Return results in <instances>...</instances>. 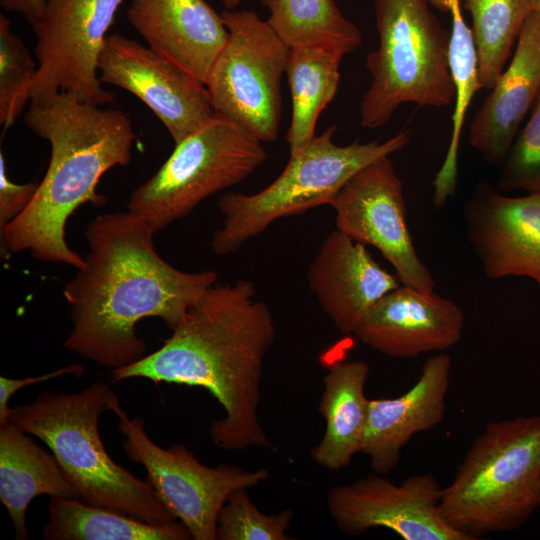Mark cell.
Listing matches in <instances>:
<instances>
[{"label": "cell", "instance_id": "obj_1", "mask_svg": "<svg viewBox=\"0 0 540 540\" xmlns=\"http://www.w3.org/2000/svg\"><path fill=\"white\" fill-rule=\"evenodd\" d=\"M154 234L129 211L89 222L85 266L63 290L72 319L64 341L68 350L111 370L133 364L146 355L138 322L160 318L173 330L216 284L213 270L186 272L166 262Z\"/></svg>", "mask_w": 540, "mask_h": 540}, {"label": "cell", "instance_id": "obj_2", "mask_svg": "<svg viewBox=\"0 0 540 540\" xmlns=\"http://www.w3.org/2000/svg\"><path fill=\"white\" fill-rule=\"evenodd\" d=\"M254 284L239 279L213 285L172 330L163 345L128 366L110 371L112 382H152L202 387L225 416L209 427L224 450L270 448L258 419L264 358L276 335L269 308L254 299Z\"/></svg>", "mask_w": 540, "mask_h": 540}, {"label": "cell", "instance_id": "obj_3", "mask_svg": "<svg viewBox=\"0 0 540 540\" xmlns=\"http://www.w3.org/2000/svg\"><path fill=\"white\" fill-rule=\"evenodd\" d=\"M27 127L50 144L46 174L25 210L1 230V246L12 254L29 251L35 259L76 269L85 259L72 250L66 223L82 205L107 202L97 185L105 172L131 161L136 135L128 115L104 109L59 92L30 101Z\"/></svg>", "mask_w": 540, "mask_h": 540}, {"label": "cell", "instance_id": "obj_4", "mask_svg": "<svg viewBox=\"0 0 540 540\" xmlns=\"http://www.w3.org/2000/svg\"><path fill=\"white\" fill-rule=\"evenodd\" d=\"M111 393L103 381L76 393L45 391L12 407L9 422L47 445L81 502L155 525L171 524L177 519L149 481L115 463L103 445L99 418Z\"/></svg>", "mask_w": 540, "mask_h": 540}, {"label": "cell", "instance_id": "obj_5", "mask_svg": "<svg viewBox=\"0 0 540 540\" xmlns=\"http://www.w3.org/2000/svg\"><path fill=\"white\" fill-rule=\"evenodd\" d=\"M439 505L469 540L523 526L540 507V414L489 423L442 488Z\"/></svg>", "mask_w": 540, "mask_h": 540}, {"label": "cell", "instance_id": "obj_6", "mask_svg": "<svg viewBox=\"0 0 540 540\" xmlns=\"http://www.w3.org/2000/svg\"><path fill=\"white\" fill-rule=\"evenodd\" d=\"M428 0H375L379 45L366 56L371 83L360 101V125H386L404 103L443 108L454 101L448 32Z\"/></svg>", "mask_w": 540, "mask_h": 540}, {"label": "cell", "instance_id": "obj_7", "mask_svg": "<svg viewBox=\"0 0 540 540\" xmlns=\"http://www.w3.org/2000/svg\"><path fill=\"white\" fill-rule=\"evenodd\" d=\"M337 126L328 127L301 151L290 155L282 173L266 188L254 194L229 192L218 201L223 226L211 238L217 255L236 252L275 220L303 213L331 201L341 188L372 162L404 149L410 132L401 131L384 142L345 146L333 136Z\"/></svg>", "mask_w": 540, "mask_h": 540}, {"label": "cell", "instance_id": "obj_8", "mask_svg": "<svg viewBox=\"0 0 540 540\" xmlns=\"http://www.w3.org/2000/svg\"><path fill=\"white\" fill-rule=\"evenodd\" d=\"M263 142L220 116L175 145L157 172L132 191L127 210L157 233L211 195L235 186L266 160Z\"/></svg>", "mask_w": 540, "mask_h": 540}, {"label": "cell", "instance_id": "obj_9", "mask_svg": "<svg viewBox=\"0 0 540 540\" xmlns=\"http://www.w3.org/2000/svg\"><path fill=\"white\" fill-rule=\"evenodd\" d=\"M227 41L205 86L214 113L262 142L277 139L289 47L252 10H223Z\"/></svg>", "mask_w": 540, "mask_h": 540}, {"label": "cell", "instance_id": "obj_10", "mask_svg": "<svg viewBox=\"0 0 540 540\" xmlns=\"http://www.w3.org/2000/svg\"><path fill=\"white\" fill-rule=\"evenodd\" d=\"M108 410L119 420L127 457L143 465L158 497L194 540H216L217 518L230 496L237 490L254 488L269 477L266 468L245 470L229 464L208 467L182 444L168 448L157 445L145 432L143 418L130 419L114 391Z\"/></svg>", "mask_w": 540, "mask_h": 540}, {"label": "cell", "instance_id": "obj_11", "mask_svg": "<svg viewBox=\"0 0 540 540\" xmlns=\"http://www.w3.org/2000/svg\"><path fill=\"white\" fill-rule=\"evenodd\" d=\"M122 0H46L35 34L37 72L30 101L59 92L96 106L115 102L102 87L98 58Z\"/></svg>", "mask_w": 540, "mask_h": 540}, {"label": "cell", "instance_id": "obj_12", "mask_svg": "<svg viewBox=\"0 0 540 540\" xmlns=\"http://www.w3.org/2000/svg\"><path fill=\"white\" fill-rule=\"evenodd\" d=\"M330 206L336 214V229L378 249L402 285L434 292V279L420 259L407 225L403 182L389 156L356 173Z\"/></svg>", "mask_w": 540, "mask_h": 540}, {"label": "cell", "instance_id": "obj_13", "mask_svg": "<svg viewBox=\"0 0 540 540\" xmlns=\"http://www.w3.org/2000/svg\"><path fill=\"white\" fill-rule=\"evenodd\" d=\"M441 491L430 473L399 485L376 473L331 488L327 507L339 530L350 535L386 528L404 540H469L442 517Z\"/></svg>", "mask_w": 540, "mask_h": 540}, {"label": "cell", "instance_id": "obj_14", "mask_svg": "<svg viewBox=\"0 0 540 540\" xmlns=\"http://www.w3.org/2000/svg\"><path fill=\"white\" fill-rule=\"evenodd\" d=\"M98 74L102 83L127 90L144 102L175 145L215 115L204 83L148 46L118 33L104 41Z\"/></svg>", "mask_w": 540, "mask_h": 540}, {"label": "cell", "instance_id": "obj_15", "mask_svg": "<svg viewBox=\"0 0 540 540\" xmlns=\"http://www.w3.org/2000/svg\"><path fill=\"white\" fill-rule=\"evenodd\" d=\"M463 218L487 278L527 277L540 289V191L510 197L482 181Z\"/></svg>", "mask_w": 540, "mask_h": 540}, {"label": "cell", "instance_id": "obj_16", "mask_svg": "<svg viewBox=\"0 0 540 540\" xmlns=\"http://www.w3.org/2000/svg\"><path fill=\"white\" fill-rule=\"evenodd\" d=\"M464 323L454 301L401 284L371 308L354 335L386 356L409 359L455 346Z\"/></svg>", "mask_w": 540, "mask_h": 540}, {"label": "cell", "instance_id": "obj_17", "mask_svg": "<svg viewBox=\"0 0 540 540\" xmlns=\"http://www.w3.org/2000/svg\"><path fill=\"white\" fill-rule=\"evenodd\" d=\"M307 279L322 310L343 334H354L371 308L401 285L365 245L338 229L323 240Z\"/></svg>", "mask_w": 540, "mask_h": 540}, {"label": "cell", "instance_id": "obj_18", "mask_svg": "<svg viewBox=\"0 0 540 540\" xmlns=\"http://www.w3.org/2000/svg\"><path fill=\"white\" fill-rule=\"evenodd\" d=\"M126 16L149 48L206 83L228 38L206 0H131Z\"/></svg>", "mask_w": 540, "mask_h": 540}, {"label": "cell", "instance_id": "obj_19", "mask_svg": "<svg viewBox=\"0 0 540 540\" xmlns=\"http://www.w3.org/2000/svg\"><path fill=\"white\" fill-rule=\"evenodd\" d=\"M451 358L444 353L426 360L416 383L396 398L371 399L362 452L378 474L391 472L402 448L417 433L432 430L445 417Z\"/></svg>", "mask_w": 540, "mask_h": 540}, {"label": "cell", "instance_id": "obj_20", "mask_svg": "<svg viewBox=\"0 0 540 540\" xmlns=\"http://www.w3.org/2000/svg\"><path fill=\"white\" fill-rule=\"evenodd\" d=\"M540 93V11L528 15L511 62L476 111L469 142L482 159L500 165Z\"/></svg>", "mask_w": 540, "mask_h": 540}, {"label": "cell", "instance_id": "obj_21", "mask_svg": "<svg viewBox=\"0 0 540 540\" xmlns=\"http://www.w3.org/2000/svg\"><path fill=\"white\" fill-rule=\"evenodd\" d=\"M41 495L79 500L75 486L53 454L14 424L0 425V500L12 520L16 539H29L27 508Z\"/></svg>", "mask_w": 540, "mask_h": 540}, {"label": "cell", "instance_id": "obj_22", "mask_svg": "<svg viewBox=\"0 0 540 540\" xmlns=\"http://www.w3.org/2000/svg\"><path fill=\"white\" fill-rule=\"evenodd\" d=\"M369 372L366 362L350 360L332 364L323 377L319 411L325 431L311 457L328 470L349 466L354 455L362 452L370 401L365 396Z\"/></svg>", "mask_w": 540, "mask_h": 540}, {"label": "cell", "instance_id": "obj_23", "mask_svg": "<svg viewBox=\"0 0 540 540\" xmlns=\"http://www.w3.org/2000/svg\"><path fill=\"white\" fill-rule=\"evenodd\" d=\"M344 56L339 50L323 46L289 49L285 74L292 103L286 135L290 155L301 151L316 136L318 118L337 93Z\"/></svg>", "mask_w": 540, "mask_h": 540}, {"label": "cell", "instance_id": "obj_24", "mask_svg": "<svg viewBox=\"0 0 540 540\" xmlns=\"http://www.w3.org/2000/svg\"><path fill=\"white\" fill-rule=\"evenodd\" d=\"M46 540H189L188 528L175 521L155 525L88 505L77 499L50 497Z\"/></svg>", "mask_w": 540, "mask_h": 540}, {"label": "cell", "instance_id": "obj_25", "mask_svg": "<svg viewBox=\"0 0 540 540\" xmlns=\"http://www.w3.org/2000/svg\"><path fill=\"white\" fill-rule=\"evenodd\" d=\"M266 20L289 47L323 46L349 54L362 44L357 25L347 19L335 0H260Z\"/></svg>", "mask_w": 540, "mask_h": 540}, {"label": "cell", "instance_id": "obj_26", "mask_svg": "<svg viewBox=\"0 0 540 540\" xmlns=\"http://www.w3.org/2000/svg\"><path fill=\"white\" fill-rule=\"evenodd\" d=\"M452 28L449 45L450 72L455 87V109L452 116V133L445 159L438 170L432 186V203L435 208L443 207L454 195L458 176V149L461 130L468 106L477 90L482 89L477 66V54L471 29L467 26L461 2L450 10Z\"/></svg>", "mask_w": 540, "mask_h": 540}, {"label": "cell", "instance_id": "obj_27", "mask_svg": "<svg viewBox=\"0 0 540 540\" xmlns=\"http://www.w3.org/2000/svg\"><path fill=\"white\" fill-rule=\"evenodd\" d=\"M472 16L482 88L492 89L532 11L530 0H460Z\"/></svg>", "mask_w": 540, "mask_h": 540}, {"label": "cell", "instance_id": "obj_28", "mask_svg": "<svg viewBox=\"0 0 540 540\" xmlns=\"http://www.w3.org/2000/svg\"><path fill=\"white\" fill-rule=\"evenodd\" d=\"M37 65L22 39L0 14V123L6 131L30 101Z\"/></svg>", "mask_w": 540, "mask_h": 540}, {"label": "cell", "instance_id": "obj_29", "mask_svg": "<svg viewBox=\"0 0 540 540\" xmlns=\"http://www.w3.org/2000/svg\"><path fill=\"white\" fill-rule=\"evenodd\" d=\"M293 511L264 514L251 501L247 489L235 491L221 508L216 540H288Z\"/></svg>", "mask_w": 540, "mask_h": 540}, {"label": "cell", "instance_id": "obj_30", "mask_svg": "<svg viewBox=\"0 0 540 540\" xmlns=\"http://www.w3.org/2000/svg\"><path fill=\"white\" fill-rule=\"evenodd\" d=\"M502 164L496 185L498 190L540 191V93L527 123L518 131Z\"/></svg>", "mask_w": 540, "mask_h": 540}, {"label": "cell", "instance_id": "obj_31", "mask_svg": "<svg viewBox=\"0 0 540 540\" xmlns=\"http://www.w3.org/2000/svg\"><path fill=\"white\" fill-rule=\"evenodd\" d=\"M39 183L16 184L7 175L6 159L0 152V229L21 214L32 201Z\"/></svg>", "mask_w": 540, "mask_h": 540}, {"label": "cell", "instance_id": "obj_32", "mask_svg": "<svg viewBox=\"0 0 540 540\" xmlns=\"http://www.w3.org/2000/svg\"><path fill=\"white\" fill-rule=\"evenodd\" d=\"M84 365L80 363L71 364L68 366L61 367L55 371L42 374L39 376H29L21 379H14L1 376L0 377V425L9 422V401L12 396L17 393L20 389L34 385L36 383H41L48 381L50 379L73 375L76 377H81L84 373Z\"/></svg>", "mask_w": 540, "mask_h": 540}, {"label": "cell", "instance_id": "obj_33", "mask_svg": "<svg viewBox=\"0 0 540 540\" xmlns=\"http://www.w3.org/2000/svg\"><path fill=\"white\" fill-rule=\"evenodd\" d=\"M46 0H0V6L6 10L21 14L32 26L42 16Z\"/></svg>", "mask_w": 540, "mask_h": 540}, {"label": "cell", "instance_id": "obj_34", "mask_svg": "<svg viewBox=\"0 0 540 540\" xmlns=\"http://www.w3.org/2000/svg\"><path fill=\"white\" fill-rule=\"evenodd\" d=\"M430 5L439 9L442 12H449L451 7L460 0H428Z\"/></svg>", "mask_w": 540, "mask_h": 540}, {"label": "cell", "instance_id": "obj_35", "mask_svg": "<svg viewBox=\"0 0 540 540\" xmlns=\"http://www.w3.org/2000/svg\"><path fill=\"white\" fill-rule=\"evenodd\" d=\"M241 1L242 0H222V3L226 10H235Z\"/></svg>", "mask_w": 540, "mask_h": 540}, {"label": "cell", "instance_id": "obj_36", "mask_svg": "<svg viewBox=\"0 0 540 540\" xmlns=\"http://www.w3.org/2000/svg\"><path fill=\"white\" fill-rule=\"evenodd\" d=\"M531 2V9L540 11V0H530Z\"/></svg>", "mask_w": 540, "mask_h": 540}]
</instances>
